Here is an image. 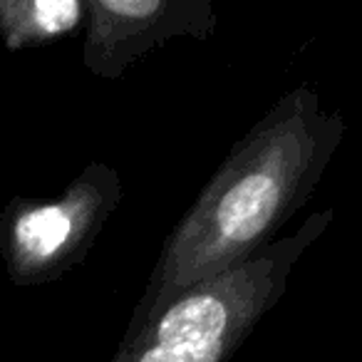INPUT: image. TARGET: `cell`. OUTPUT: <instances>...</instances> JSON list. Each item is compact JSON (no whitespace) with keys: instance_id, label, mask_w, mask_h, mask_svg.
<instances>
[{"instance_id":"obj_1","label":"cell","mask_w":362,"mask_h":362,"mask_svg":"<svg viewBox=\"0 0 362 362\" xmlns=\"http://www.w3.org/2000/svg\"><path fill=\"white\" fill-rule=\"evenodd\" d=\"M340 112H325L310 85H298L231 146L187 209L154 263L129 325L171 296L238 266L276 241L305 206L345 139Z\"/></svg>"},{"instance_id":"obj_3","label":"cell","mask_w":362,"mask_h":362,"mask_svg":"<svg viewBox=\"0 0 362 362\" xmlns=\"http://www.w3.org/2000/svg\"><path fill=\"white\" fill-rule=\"evenodd\" d=\"M122 197L119 171L105 161H90L55 199L13 197L0 211L8 278L23 288L60 281L87 258Z\"/></svg>"},{"instance_id":"obj_4","label":"cell","mask_w":362,"mask_h":362,"mask_svg":"<svg viewBox=\"0 0 362 362\" xmlns=\"http://www.w3.org/2000/svg\"><path fill=\"white\" fill-rule=\"evenodd\" d=\"M216 25L211 0H87L82 65L119 80L146 52L179 37L206 40Z\"/></svg>"},{"instance_id":"obj_2","label":"cell","mask_w":362,"mask_h":362,"mask_svg":"<svg viewBox=\"0 0 362 362\" xmlns=\"http://www.w3.org/2000/svg\"><path fill=\"white\" fill-rule=\"evenodd\" d=\"M335 211H315L238 266L184 288L129 325L110 362H228L286 293L291 273Z\"/></svg>"},{"instance_id":"obj_5","label":"cell","mask_w":362,"mask_h":362,"mask_svg":"<svg viewBox=\"0 0 362 362\" xmlns=\"http://www.w3.org/2000/svg\"><path fill=\"white\" fill-rule=\"evenodd\" d=\"M85 21L87 0H0V40L11 52L52 45Z\"/></svg>"}]
</instances>
